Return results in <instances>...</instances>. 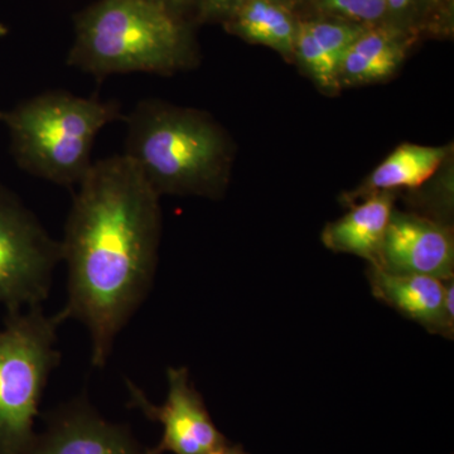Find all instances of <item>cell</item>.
Masks as SVG:
<instances>
[{"label": "cell", "mask_w": 454, "mask_h": 454, "mask_svg": "<svg viewBox=\"0 0 454 454\" xmlns=\"http://www.w3.org/2000/svg\"><path fill=\"white\" fill-rule=\"evenodd\" d=\"M160 238V197L137 167L124 154L95 160L76 187L59 240L67 301L59 313L85 325L92 366L106 365L151 292Z\"/></svg>", "instance_id": "1"}, {"label": "cell", "mask_w": 454, "mask_h": 454, "mask_svg": "<svg viewBox=\"0 0 454 454\" xmlns=\"http://www.w3.org/2000/svg\"><path fill=\"white\" fill-rule=\"evenodd\" d=\"M124 154L158 196L225 192L232 163L231 140L207 114L143 98L125 114Z\"/></svg>", "instance_id": "2"}, {"label": "cell", "mask_w": 454, "mask_h": 454, "mask_svg": "<svg viewBox=\"0 0 454 454\" xmlns=\"http://www.w3.org/2000/svg\"><path fill=\"white\" fill-rule=\"evenodd\" d=\"M197 59L187 18L151 0H97L74 16L66 62L103 82L113 74L168 76Z\"/></svg>", "instance_id": "3"}, {"label": "cell", "mask_w": 454, "mask_h": 454, "mask_svg": "<svg viewBox=\"0 0 454 454\" xmlns=\"http://www.w3.org/2000/svg\"><path fill=\"white\" fill-rule=\"evenodd\" d=\"M121 104L51 90L0 110L14 162L28 175L61 187H77L95 160L97 137L124 119Z\"/></svg>", "instance_id": "4"}, {"label": "cell", "mask_w": 454, "mask_h": 454, "mask_svg": "<svg viewBox=\"0 0 454 454\" xmlns=\"http://www.w3.org/2000/svg\"><path fill=\"white\" fill-rule=\"evenodd\" d=\"M43 306L7 313L0 331V454H27L51 375L61 363L57 333L64 324Z\"/></svg>", "instance_id": "5"}, {"label": "cell", "mask_w": 454, "mask_h": 454, "mask_svg": "<svg viewBox=\"0 0 454 454\" xmlns=\"http://www.w3.org/2000/svg\"><path fill=\"white\" fill-rule=\"evenodd\" d=\"M59 262V240L0 184V304L7 313L43 306Z\"/></svg>", "instance_id": "6"}, {"label": "cell", "mask_w": 454, "mask_h": 454, "mask_svg": "<svg viewBox=\"0 0 454 454\" xmlns=\"http://www.w3.org/2000/svg\"><path fill=\"white\" fill-rule=\"evenodd\" d=\"M166 400L154 405L134 382L127 380L129 404L162 426V439L148 454H212L227 439L212 420L205 400L191 380L187 367L167 370Z\"/></svg>", "instance_id": "7"}, {"label": "cell", "mask_w": 454, "mask_h": 454, "mask_svg": "<svg viewBox=\"0 0 454 454\" xmlns=\"http://www.w3.org/2000/svg\"><path fill=\"white\" fill-rule=\"evenodd\" d=\"M389 273L453 279L454 241L450 227L394 211L375 264Z\"/></svg>", "instance_id": "8"}, {"label": "cell", "mask_w": 454, "mask_h": 454, "mask_svg": "<svg viewBox=\"0 0 454 454\" xmlns=\"http://www.w3.org/2000/svg\"><path fill=\"white\" fill-rule=\"evenodd\" d=\"M27 454H148L127 427L109 422L88 399L76 397L47 418Z\"/></svg>", "instance_id": "9"}, {"label": "cell", "mask_w": 454, "mask_h": 454, "mask_svg": "<svg viewBox=\"0 0 454 454\" xmlns=\"http://www.w3.org/2000/svg\"><path fill=\"white\" fill-rule=\"evenodd\" d=\"M373 297L430 333L452 339L454 316L446 309L447 280L415 274L389 273L378 265L367 270Z\"/></svg>", "instance_id": "10"}, {"label": "cell", "mask_w": 454, "mask_h": 454, "mask_svg": "<svg viewBox=\"0 0 454 454\" xmlns=\"http://www.w3.org/2000/svg\"><path fill=\"white\" fill-rule=\"evenodd\" d=\"M414 35L393 25L367 27L340 62V86L390 79L404 62Z\"/></svg>", "instance_id": "11"}, {"label": "cell", "mask_w": 454, "mask_h": 454, "mask_svg": "<svg viewBox=\"0 0 454 454\" xmlns=\"http://www.w3.org/2000/svg\"><path fill=\"white\" fill-rule=\"evenodd\" d=\"M393 192L372 193L340 219L327 223L322 241L334 253L351 254L375 264L394 212Z\"/></svg>", "instance_id": "12"}, {"label": "cell", "mask_w": 454, "mask_h": 454, "mask_svg": "<svg viewBox=\"0 0 454 454\" xmlns=\"http://www.w3.org/2000/svg\"><path fill=\"white\" fill-rule=\"evenodd\" d=\"M300 17L286 5L273 0H245L223 27L250 43L262 44L286 59L294 57Z\"/></svg>", "instance_id": "13"}, {"label": "cell", "mask_w": 454, "mask_h": 454, "mask_svg": "<svg viewBox=\"0 0 454 454\" xmlns=\"http://www.w3.org/2000/svg\"><path fill=\"white\" fill-rule=\"evenodd\" d=\"M448 155L446 146L402 145L379 164L355 197L394 192L423 186L437 173Z\"/></svg>", "instance_id": "14"}, {"label": "cell", "mask_w": 454, "mask_h": 454, "mask_svg": "<svg viewBox=\"0 0 454 454\" xmlns=\"http://www.w3.org/2000/svg\"><path fill=\"white\" fill-rule=\"evenodd\" d=\"M391 25L414 35H448L453 27V0H385Z\"/></svg>", "instance_id": "15"}, {"label": "cell", "mask_w": 454, "mask_h": 454, "mask_svg": "<svg viewBox=\"0 0 454 454\" xmlns=\"http://www.w3.org/2000/svg\"><path fill=\"white\" fill-rule=\"evenodd\" d=\"M316 16L345 20L361 27L391 25L385 0H307Z\"/></svg>", "instance_id": "16"}, {"label": "cell", "mask_w": 454, "mask_h": 454, "mask_svg": "<svg viewBox=\"0 0 454 454\" xmlns=\"http://www.w3.org/2000/svg\"><path fill=\"white\" fill-rule=\"evenodd\" d=\"M294 57L319 88L327 91L340 89L339 64L310 35L301 18L295 35Z\"/></svg>", "instance_id": "17"}, {"label": "cell", "mask_w": 454, "mask_h": 454, "mask_svg": "<svg viewBox=\"0 0 454 454\" xmlns=\"http://www.w3.org/2000/svg\"><path fill=\"white\" fill-rule=\"evenodd\" d=\"M301 18V17H300ZM310 35L339 64L366 27L327 17L301 18Z\"/></svg>", "instance_id": "18"}, {"label": "cell", "mask_w": 454, "mask_h": 454, "mask_svg": "<svg viewBox=\"0 0 454 454\" xmlns=\"http://www.w3.org/2000/svg\"><path fill=\"white\" fill-rule=\"evenodd\" d=\"M244 2L245 0H196V20L199 22H225Z\"/></svg>", "instance_id": "19"}, {"label": "cell", "mask_w": 454, "mask_h": 454, "mask_svg": "<svg viewBox=\"0 0 454 454\" xmlns=\"http://www.w3.org/2000/svg\"><path fill=\"white\" fill-rule=\"evenodd\" d=\"M151 2L184 18H187L188 12L192 9L195 11L196 8V0H151Z\"/></svg>", "instance_id": "20"}, {"label": "cell", "mask_w": 454, "mask_h": 454, "mask_svg": "<svg viewBox=\"0 0 454 454\" xmlns=\"http://www.w3.org/2000/svg\"><path fill=\"white\" fill-rule=\"evenodd\" d=\"M212 454H249L247 450H244L243 447L239 446V444L230 443L229 441L223 444V447H220L219 450H215Z\"/></svg>", "instance_id": "21"}, {"label": "cell", "mask_w": 454, "mask_h": 454, "mask_svg": "<svg viewBox=\"0 0 454 454\" xmlns=\"http://www.w3.org/2000/svg\"><path fill=\"white\" fill-rule=\"evenodd\" d=\"M273 2L280 3V4L286 5V7L294 11V8H293V0H273Z\"/></svg>", "instance_id": "22"}, {"label": "cell", "mask_w": 454, "mask_h": 454, "mask_svg": "<svg viewBox=\"0 0 454 454\" xmlns=\"http://www.w3.org/2000/svg\"><path fill=\"white\" fill-rule=\"evenodd\" d=\"M307 0H293V8L301 7V5L306 4Z\"/></svg>", "instance_id": "23"}]
</instances>
